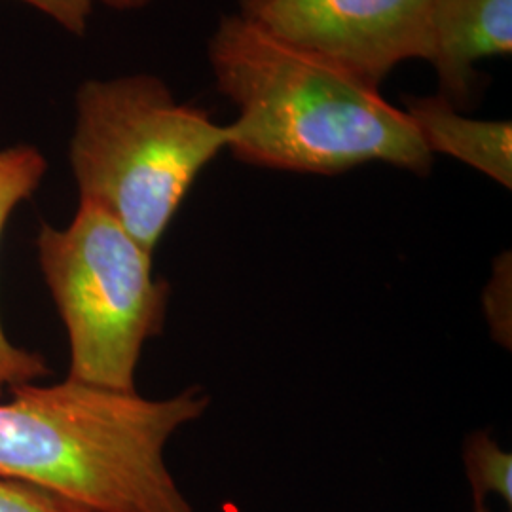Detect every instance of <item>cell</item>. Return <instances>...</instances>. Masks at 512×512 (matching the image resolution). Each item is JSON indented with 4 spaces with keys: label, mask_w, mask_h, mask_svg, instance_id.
Wrapping results in <instances>:
<instances>
[{
    "label": "cell",
    "mask_w": 512,
    "mask_h": 512,
    "mask_svg": "<svg viewBox=\"0 0 512 512\" xmlns=\"http://www.w3.org/2000/svg\"><path fill=\"white\" fill-rule=\"evenodd\" d=\"M207 57L217 90L238 109L228 150L243 164L338 175L389 164L429 175L435 156L380 88L241 18L222 16Z\"/></svg>",
    "instance_id": "obj_1"
},
{
    "label": "cell",
    "mask_w": 512,
    "mask_h": 512,
    "mask_svg": "<svg viewBox=\"0 0 512 512\" xmlns=\"http://www.w3.org/2000/svg\"><path fill=\"white\" fill-rule=\"evenodd\" d=\"M0 401V476L35 484L92 512H194L165 465L169 439L202 418V387L169 399L67 378L19 385Z\"/></svg>",
    "instance_id": "obj_2"
},
{
    "label": "cell",
    "mask_w": 512,
    "mask_h": 512,
    "mask_svg": "<svg viewBox=\"0 0 512 512\" xmlns=\"http://www.w3.org/2000/svg\"><path fill=\"white\" fill-rule=\"evenodd\" d=\"M71 169L80 202L154 253L190 186L230 141L228 126L179 103L154 74L86 80L74 97Z\"/></svg>",
    "instance_id": "obj_3"
},
{
    "label": "cell",
    "mask_w": 512,
    "mask_h": 512,
    "mask_svg": "<svg viewBox=\"0 0 512 512\" xmlns=\"http://www.w3.org/2000/svg\"><path fill=\"white\" fill-rule=\"evenodd\" d=\"M38 264L69 334L74 382L135 391L150 338L162 334L169 283L154 277L152 255L107 211L78 202L65 228L42 224Z\"/></svg>",
    "instance_id": "obj_4"
},
{
    "label": "cell",
    "mask_w": 512,
    "mask_h": 512,
    "mask_svg": "<svg viewBox=\"0 0 512 512\" xmlns=\"http://www.w3.org/2000/svg\"><path fill=\"white\" fill-rule=\"evenodd\" d=\"M270 37L382 86L397 65L429 57L433 0H238Z\"/></svg>",
    "instance_id": "obj_5"
},
{
    "label": "cell",
    "mask_w": 512,
    "mask_h": 512,
    "mask_svg": "<svg viewBox=\"0 0 512 512\" xmlns=\"http://www.w3.org/2000/svg\"><path fill=\"white\" fill-rule=\"evenodd\" d=\"M512 52V0H433L429 57L439 95L465 109L478 92V61Z\"/></svg>",
    "instance_id": "obj_6"
},
{
    "label": "cell",
    "mask_w": 512,
    "mask_h": 512,
    "mask_svg": "<svg viewBox=\"0 0 512 512\" xmlns=\"http://www.w3.org/2000/svg\"><path fill=\"white\" fill-rule=\"evenodd\" d=\"M404 112L433 156H452L495 183L511 188L512 124L509 120L467 118L440 95L408 97Z\"/></svg>",
    "instance_id": "obj_7"
},
{
    "label": "cell",
    "mask_w": 512,
    "mask_h": 512,
    "mask_svg": "<svg viewBox=\"0 0 512 512\" xmlns=\"http://www.w3.org/2000/svg\"><path fill=\"white\" fill-rule=\"evenodd\" d=\"M46 171L48 162L37 147L16 145L0 150V238L19 203L37 192ZM50 372L40 353L10 342L0 319V401L10 389L35 384L40 378L50 376Z\"/></svg>",
    "instance_id": "obj_8"
},
{
    "label": "cell",
    "mask_w": 512,
    "mask_h": 512,
    "mask_svg": "<svg viewBox=\"0 0 512 512\" xmlns=\"http://www.w3.org/2000/svg\"><path fill=\"white\" fill-rule=\"evenodd\" d=\"M463 458L475 501L486 503L488 495H495L511 507V452L503 450L488 431H476L465 442Z\"/></svg>",
    "instance_id": "obj_9"
},
{
    "label": "cell",
    "mask_w": 512,
    "mask_h": 512,
    "mask_svg": "<svg viewBox=\"0 0 512 512\" xmlns=\"http://www.w3.org/2000/svg\"><path fill=\"white\" fill-rule=\"evenodd\" d=\"M0 512H92L35 484L0 476Z\"/></svg>",
    "instance_id": "obj_10"
},
{
    "label": "cell",
    "mask_w": 512,
    "mask_h": 512,
    "mask_svg": "<svg viewBox=\"0 0 512 512\" xmlns=\"http://www.w3.org/2000/svg\"><path fill=\"white\" fill-rule=\"evenodd\" d=\"M511 255L495 260L494 274L484 293V310L495 340L511 349Z\"/></svg>",
    "instance_id": "obj_11"
},
{
    "label": "cell",
    "mask_w": 512,
    "mask_h": 512,
    "mask_svg": "<svg viewBox=\"0 0 512 512\" xmlns=\"http://www.w3.org/2000/svg\"><path fill=\"white\" fill-rule=\"evenodd\" d=\"M40 14L54 19L59 27L73 35H84L92 14L93 0H21Z\"/></svg>",
    "instance_id": "obj_12"
},
{
    "label": "cell",
    "mask_w": 512,
    "mask_h": 512,
    "mask_svg": "<svg viewBox=\"0 0 512 512\" xmlns=\"http://www.w3.org/2000/svg\"><path fill=\"white\" fill-rule=\"evenodd\" d=\"M93 2H99V4H103V6H109L112 10L128 12V10L145 8L152 0H93Z\"/></svg>",
    "instance_id": "obj_13"
},
{
    "label": "cell",
    "mask_w": 512,
    "mask_h": 512,
    "mask_svg": "<svg viewBox=\"0 0 512 512\" xmlns=\"http://www.w3.org/2000/svg\"><path fill=\"white\" fill-rule=\"evenodd\" d=\"M475 512H494L490 511L488 507H486V503L484 501H475Z\"/></svg>",
    "instance_id": "obj_14"
}]
</instances>
